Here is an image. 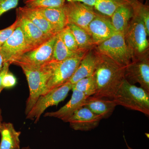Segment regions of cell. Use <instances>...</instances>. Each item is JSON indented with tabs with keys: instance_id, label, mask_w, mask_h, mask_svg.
<instances>
[{
	"instance_id": "6da1fadb",
	"label": "cell",
	"mask_w": 149,
	"mask_h": 149,
	"mask_svg": "<svg viewBox=\"0 0 149 149\" xmlns=\"http://www.w3.org/2000/svg\"><path fill=\"white\" fill-rule=\"evenodd\" d=\"M125 67L107 56L98 53L97 61L93 74L97 89L93 96L112 100L124 79Z\"/></svg>"
},
{
	"instance_id": "7a4b0ae2",
	"label": "cell",
	"mask_w": 149,
	"mask_h": 149,
	"mask_svg": "<svg viewBox=\"0 0 149 149\" xmlns=\"http://www.w3.org/2000/svg\"><path fill=\"white\" fill-rule=\"evenodd\" d=\"M117 106L149 116V92L141 87L122 81L112 99Z\"/></svg>"
},
{
	"instance_id": "3957f363",
	"label": "cell",
	"mask_w": 149,
	"mask_h": 149,
	"mask_svg": "<svg viewBox=\"0 0 149 149\" xmlns=\"http://www.w3.org/2000/svg\"><path fill=\"white\" fill-rule=\"evenodd\" d=\"M25 74L29 88V96L27 99L25 113L27 115L32 109L40 96L45 92L47 83L50 75L47 63L37 67L20 65Z\"/></svg>"
},
{
	"instance_id": "277c9868",
	"label": "cell",
	"mask_w": 149,
	"mask_h": 149,
	"mask_svg": "<svg viewBox=\"0 0 149 149\" xmlns=\"http://www.w3.org/2000/svg\"><path fill=\"white\" fill-rule=\"evenodd\" d=\"M88 51H80L75 55L62 61L52 60L48 63L50 75L44 95L68 82Z\"/></svg>"
},
{
	"instance_id": "5b68a950",
	"label": "cell",
	"mask_w": 149,
	"mask_h": 149,
	"mask_svg": "<svg viewBox=\"0 0 149 149\" xmlns=\"http://www.w3.org/2000/svg\"><path fill=\"white\" fill-rule=\"evenodd\" d=\"M123 34L132 60L149 54V36L140 18L133 15Z\"/></svg>"
},
{
	"instance_id": "8992f818",
	"label": "cell",
	"mask_w": 149,
	"mask_h": 149,
	"mask_svg": "<svg viewBox=\"0 0 149 149\" xmlns=\"http://www.w3.org/2000/svg\"><path fill=\"white\" fill-rule=\"evenodd\" d=\"M94 49L96 52L109 58L118 64L126 67L131 62L132 55L125 42L124 34L116 32Z\"/></svg>"
},
{
	"instance_id": "52a82bcc",
	"label": "cell",
	"mask_w": 149,
	"mask_h": 149,
	"mask_svg": "<svg viewBox=\"0 0 149 149\" xmlns=\"http://www.w3.org/2000/svg\"><path fill=\"white\" fill-rule=\"evenodd\" d=\"M72 84L67 82L45 95L40 96L32 109L26 115V118L37 123L48 108L57 105L60 102L64 100L70 91L72 90Z\"/></svg>"
},
{
	"instance_id": "ba28073f",
	"label": "cell",
	"mask_w": 149,
	"mask_h": 149,
	"mask_svg": "<svg viewBox=\"0 0 149 149\" xmlns=\"http://www.w3.org/2000/svg\"><path fill=\"white\" fill-rule=\"evenodd\" d=\"M56 35L37 49L28 51L13 60L10 64L28 65L40 67L45 65L52 60L54 46Z\"/></svg>"
},
{
	"instance_id": "9c48e42d",
	"label": "cell",
	"mask_w": 149,
	"mask_h": 149,
	"mask_svg": "<svg viewBox=\"0 0 149 149\" xmlns=\"http://www.w3.org/2000/svg\"><path fill=\"white\" fill-rule=\"evenodd\" d=\"M64 8L68 24H74L88 32V26L97 14L94 7L77 2H67Z\"/></svg>"
},
{
	"instance_id": "30bf717a",
	"label": "cell",
	"mask_w": 149,
	"mask_h": 149,
	"mask_svg": "<svg viewBox=\"0 0 149 149\" xmlns=\"http://www.w3.org/2000/svg\"><path fill=\"white\" fill-rule=\"evenodd\" d=\"M149 54L131 61L125 67L124 79L131 84L139 83L149 92Z\"/></svg>"
},
{
	"instance_id": "8fae6325",
	"label": "cell",
	"mask_w": 149,
	"mask_h": 149,
	"mask_svg": "<svg viewBox=\"0 0 149 149\" xmlns=\"http://www.w3.org/2000/svg\"><path fill=\"white\" fill-rule=\"evenodd\" d=\"M31 51L27 44L24 33L19 24L10 37L0 47L4 63L10 64L13 60L22 54Z\"/></svg>"
},
{
	"instance_id": "7c38bea8",
	"label": "cell",
	"mask_w": 149,
	"mask_h": 149,
	"mask_svg": "<svg viewBox=\"0 0 149 149\" xmlns=\"http://www.w3.org/2000/svg\"><path fill=\"white\" fill-rule=\"evenodd\" d=\"M88 32L96 46L109 39L117 32L112 24L110 17L97 11L95 17L88 26Z\"/></svg>"
},
{
	"instance_id": "4fadbf2b",
	"label": "cell",
	"mask_w": 149,
	"mask_h": 149,
	"mask_svg": "<svg viewBox=\"0 0 149 149\" xmlns=\"http://www.w3.org/2000/svg\"><path fill=\"white\" fill-rule=\"evenodd\" d=\"M19 25L31 50L37 49L51 39L50 37L40 30L30 20L16 10Z\"/></svg>"
},
{
	"instance_id": "5bb4252c",
	"label": "cell",
	"mask_w": 149,
	"mask_h": 149,
	"mask_svg": "<svg viewBox=\"0 0 149 149\" xmlns=\"http://www.w3.org/2000/svg\"><path fill=\"white\" fill-rule=\"evenodd\" d=\"M102 120L100 116L83 106L76 111L67 122L73 130L88 131L98 127Z\"/></svg>"
},
{
	"instance_id": "9a60e30c",
	"label": "cell",
	"mask_w": 149,
	"mask_h": 149,
	"mask_svg": "<svg viewBox=\"0 0 149 149\" xmlns=\"http://www.w3.org/2000/svg\"><path fill=\"white\" fill-rule=\"evenodd\" d=\"M71 98L67 103L55 111L46 113L45 117L55 118L65 122L71 117L78 109L84 106L86 99L88 97L84 93L79 91L72 90Z\"/></svg>"
},
{
	"instance_id": "2e32d148",
	"label": "cell",
	"mask_w": 149,
	"mask_h": 149,
	"mask_svg": "<svg viewBox=\"0 0 149 149\" xmlns=\"http://www.w3.org/2000/svg\"><path fill=\"white\" fill-rule=\"evenodd\" d=\"M97 59L98 53L94 47L88 51L68 82L73 85L83 78L93 75L95 70Z\"/></svg>"
},
{
	"instance_id": "e0dca14e",
	"label": "cell",
	"mask_w": 149,
	"mask_h": 149,
	"mask_svg": "<svg viewBox=\"0 0 149 149\" xmlns=\"http://www.w3.org/2000/svg\"><path fill=\"white\" fill-rule=\"evenodd\" d=\"M84 106L88 108L93 113L103 119H107L111 116L117 106L114 101L111 99L92 96L87 98Z\"/></svg>"
},
{
	"instance_id": "ac0fdd59",
	"label": "cell",
	"mask_w": 149,
	"mask_h": 149,
	"mask_svg": "<svg viewBox=\"0 0 149 149\" xmlns=\"http://www.w3.org/2000/svg\"><path fill=\"white\" fill-rule=\"evenodd\" d=\"M16 10L47 35L53 37L58 34L38 9L24 6L19 7Z\"/></svg>"
},
{
	"instance_id": "d6986e66",
	"label": "cell",
	"mask_w": 149,
	"mask_h": 149,
	"mask_svg": "<svg viewBox=\"0 0 149 149\" xmlns=\"http://www.w3.org/2000/svg\"><path fill=\"white\" fill-rule=\"evenodd\" d=\"M0 149H20V131H17L12 123H2L0 128Z\"/></svg>"
},
{
	"instance_id": "ffe728a7",
	"label": "cell",
	"mask_w": 149,
	"mask_h": 149,
	"mask_svg": "<svg viewBox=\"0 0 149 149\" xmlns=\"http://www.w3.org/2000/svg\"><path fill=\"white\" fill-rule=\"evenodd\" d=\"M133 16V9L130 3L119 6L110 17L112 24L116 32L124 33Z\"/></svg>"
},
{
	"instance_id": "44dd1931",
	"label": "cell",
	"mask_w": 149,
	"mask_h": 149,
	"mask_svg": "<svg viewBox=\"0 0 149 149\" xmlns=\"http://www.w3.org/2000/svg\"><path fill=\"white\" fill-rule=\"evenodd\" d=\"M45 17L49 23L59 33L68 24L64 6L58 7L37 9Z\"/></svg>"
},
{
	"instance_id": "7402d4cb",
	"label": "cell",
	"mask_w": 149,
	"mask_h": 149,
	"mask_svg": "<svg viewBox=\"0 0 149 149\" xmlns=\"http://www.w3.org/2000/svg\"><path fill=\"white\" fill-rule=\"evenodd\" d=\"M80 50L88 51L95 47L90 34L85 29L72 24H68Z\"/></svg>"
},
{
	"instance_id": "603a6c76",
	"label": "cell",
	"mask_w": 149,
	"mask_h": 149,
	"mask_svg": "<svg viewBox=\"0 0 149 149\" xmlns=\"http://www.w3.org/2000/svg\"><path fill=\"white\" fill-rule=\"evenodd\" d=\"M127 3L129 0H96L94 8L99 13L110 17L119 6Z\"/></svg>"
},
{
	"instance_id": "cb8c5ba5",
	"label": "cell",
	"mask_w": 149,
	"mask_h": 149,
	"mask_svg": "<svg viewBox=\"0 0 149 149\" xmlns=\"http://www.w3.org/2000/svg\"><path fill=\"white\" fill-rule=\"evenodd\" d=\"M80 51L73 52L70 50L63 42L59 33L57 35L54 46L52 60L60 61L70 58L78 53Z\"/></svg>"
},
{
	"instance_id": "d4e9b609",
	"label": "cell",
	"mask_w": 149,
	"mask_h": 149,
	"mask_svg": "<svg viewBox=\"0 0 149 149\" xmlns=\"http://www.w3.org/2000/svg\"><path fill=\"white\" fill-rule=\"evenodd\" d=\"M133 9V15L143 21L149 36V8L148 5L144 4L138 0H129Z\"/></svg>"
},
{
	"instance_id": "484cf974",
	"label": "cell",
	"mask_w": 149,
	"mask_h": 149,
	"mask_svg": "<svg viewBox=\"0 0 149 149\" xmlns=\"http://www.w3.org/2000/svg\"><path fill=\"white\" fill-rule=\"evenodd\" d=\"M96 89L95 81L93 75L83 78L72 85V91H79L90 97L95 94Z\"/></svg>"
},
{
	"instance_id": "4316f807",
	"label": "cell",
	"mask_w": 149,
	"mask_h": 149,
	"mask_svg": "<svg viewBox=\"0 0 149 149\" xmlns=\"http://www.w3.org/2000/svg\"><path fill=\"white\" fill-rule=\"evenodd\" d=\"M25 6L29 8L40 9L58 7L64 5L65 0H22Z\"/></svg>"
},
{
	"instance_id": "83f0119b",
	"label": "cell",
	"mask_w": 149,
	"mask_h": 149,
	"mask_svg": "<svg viewBox=\"0 0 149 149\" xmlns=\"http://www.w3.org/2000/svg\"><path fill=\"white\" fill-rule=\"evenodd\" d=\"M59 34L63 42L70 50L73 52L80 51L74 35L67 25L59 32Z\"/></svg>"
},
{
	"instance_id": "f1b7e54d",
	"label": "cell",
	"mask_w": 149,
	"mask_h": 149,
	"mask_svg": "<svg viewBox=\"0 0 149 149\" xmlns=\"http://www.w3.org/2000/svg\"><path fill=\"white\" fill-rule=\"evenodd\" d=\"M19 24V22L16 17L15 21L11 25L5 29L0 30V47L10 37L14 31L18 27Z\"/></svg>"
},
{
	"instance_id": "f546056e",
	"label": "cell",
	"mask_w": 149,
	"mask_h": 149,
	"mask_svg": "<svg viewBox=\"0 0 149 149\" xmlns=\"http://www.w3.org/2000/svg\"><path fill=\"white\" fill-rule=\"evenodd\" d=\"M19 0H0V17L3 14L13 9L18 4Z\"/></svg>"
},
{
	"instance_id": "4dcf8cb0",
	"label": "cell",
	"mask_w": 149,
	"mask_h": 149,
	"mask_svg": "<svg viewBox=\"0 0 149 149\" xmlns=\"http://www.w3.org/2000/svg\"><path fill=\"white\" fill-rule=\"evenodd\" d=\"M17 83L16 77L11 72H7L3 78L2 86L3 88H11L15 86Z\"/></svg>"
},
{
	"instance_id": "1f68e13d",
	"label": "cell",
	"mask_w": 149,
	"mask_h": 149,
	"mask_svg": "<svg viewBox=\"0 0 149 149\" xmlns=\"http://www.w3.org/2000/svg\"><path fill=\"white\" fill-rule=\"evenodd\" d=\"M10 64L7 63H5L4 64L2 69L0 71V93L4 89L2 86V80L3 77L6 73L9 71V67Z\"/></svg>"
},
{
	"instance_id": "d6a6232c",
	"label": "cell",
	"mask_w": 149,
	"mask_h": 149,
	"mask_svg": "<svg viewBox=\"0 0 149 149\" xmlns=\"http://www.w3.org/2000/svg\"><path fill=\"white\" fill-rule=\"evenodd\" d=\"M67 2H80L87 5L94 7L96 2V0H65Z\"/></svg>"
},
{
	"instance_id": "836d02e7",
	"label": "cell",
	"mask_w": 149,
	"mask_h": 149,
	"mask_svg": "<svg viewBox=\"0 0 149 149\" xmlns=\"http://www.w3.org/2000/svg\"><path fill=\"white\" fill-rule=\"evenodd\" d=\"M4 64V61L3 58V56L0 52V71L2 69Z\"/></svg>"
},
{
	"instance_id": "e575fe53",
	"label": "cell",
	"mask_w": 149,
	"mask_h": 149,
	"mask_svg": "<svg viewBox=\"0 0 149 149\" xmlns=\"http://www.w3.org/2000/svg\"><path fill=\"white\" fill-rule=\"evenodd\" d=\"M2 117L1 110L0 109V128L2 124Z\"/></svg>"
},
{
	"instance_id": "d590c367",
	"label": "cell",
	"mask_w": 149,
	"mask_h": 149,
	"mask_svg": "<svg viewBox=\"0 0 149 149\" xmlns=\"http://www.w3.org/2000/svg\"><path fill=\"white\" fill-rule=\"evenodd\" d=\"M123 138H124V141H125V144H126V146H127V148H128V149H134L132 148H131V147L129 146V145H128V143H127V141H126V140H125V136H123Z\"/></svg>"
},
{
	"instance_id": "8d00e7d4",
	"label": "cell",
	"mask_w": 149,
	"mask_h": 149,
	"mask_svg": "<svg viewBox=\"0 0 149 149\" xmlns=\"http://www.w3.org/2000/svg\"><path fill=\"white\" fill-rule=\"evenodd\" d=\"M21 149H31L30 148V147L28 146V147H23V148H22Z\"/></svg>"
}]
</instances>
